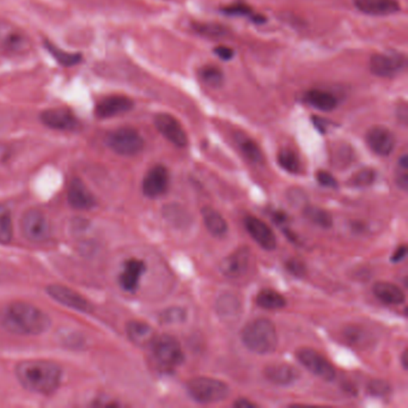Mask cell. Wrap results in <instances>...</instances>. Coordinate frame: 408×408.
<instances>
[{"instance_id":"33","label":"cell","mask_w":408,"mask_h":408,"mask_svg":"<svg viewBox=\"0 0 408 408\" xmlns=\"http://www.w3.org/2000/svg\"><path fill=\"white\" fill-rule=\"evenodd\" d=\"M200 78L206 86L219 88L224 83V74L216 66H206L200 71Z\"/></svg>"},{"instance_id":"15","label":"cell","mask_w":408,"mask_h":408,"mask_svg":"<svg viewBox=\"0 0 408 408\" xmlns=\"http://www.w3.org/2000/svg\"><path fill=\"white\" fill-rule=\"evenodd\" d=\"M47 291L50 297L54 298L62 306H69L71 309L83 311V313H90L93 309L88 299L69 287L62 285H50Z\"/></svg>"},{"instance_id":"32","label":"cell","mask_w":408,"mask_h":408,"mask_svg":"<svg viewBox=\"0 0 408 408\" xmlns=\"http://www.w3.org/2000/svg\"><path fill=\"white\" fill-rule=\"evenodd\" d=\"M278 163L280 164L283 169L291 174H297L301 170V162L298 156L292 150H282L278 154Z\"/></svg>"},{"instance_id":"45","label":"cell","mask_w":408,"mask_h":408,"mask_svg":"<svg viewBox=\"0 0 408 408\" xmlns=\"http://www.w3.org/2000/svg\"><path fill=\"white\" fill-rule=\"evenodd\" d=\"M233 406L238 408L257 407V404L252 402V401L248 400V399H240V400H237L236 402L233 404Z\"/></svg>"},{"instance_id":"7","label":"cell","mask_w":408,"mask_h":408,"mask_svg":"<svg viewBox=\"0 0 408 408\" xmlns=\"http://www.w3.org/2000/svg\"><path fill=\"white\" fill-rule=\"evenodd\" d=\"M107 145L121 156H135L144 149V139L135 128L123 127L107 137Z\"/></svg>"},{"instance_id":"9","label":"cell","mask_w":408,"mask_h":408,"mask_svg":"<svg viewBox=\"0 0 408 408\" xmlns=\"http://www.w3.org/2000/svg\"><path fill=\"white\" fill-rule=\"evenodd\" d=\"M22 231L25 238L30 242L40 243L48 240L50 230L47 217L36 208L29 210L22 219Z\"/></svg>"},{"instance_id":"27","label":"cell","mask_w":408,"mask_h":408,"mask_svg":"<svg viewBox=\"0 0 408 408\" xmlns=\"http://www.w3.org/2000/svg\"><path fill=\"white\" fill-rule=\"evenodd\" d=\"M203 219L205 226L213 236L223 237L228 231V224L221 213L211 208H205L203 210Z\"/></svg>"},{"instance_id":"6","label":"cell","mask_w":408,"mask_h":408,"mask_svg":"<svg viewBox=\"0 0 408 408\" xmlns=\"http://www.w3.org/2000/svg\"><path fill=\"white\" fill-rule=\"evenodd\" d=\"M152 353L161 367L175 369L184 363V355L181 345L172 335L156 336L151 344Z\"/></svg>"},{"instance_id":"20","label":"cell","mask_w":408,"mask_h":408,"mask_svg":"<svg viewBox=\"0 0 408 408\" xmlns=\"http://www.w3.org/2000/svg\"><path fill=\"white\" fill-rule=\"evenodd\" d=\"M67 199L69 205L77 210H90L96 204L94 196L79 179H74L69 182Z\"/></svg>"},{"instance_id":"26","label":"cell","mask_w":408,"mask_h":408,"mask_svg":"<svg viewBox=\"0 0 408 408\" xmlns=\"http://www.w3.org/2000/svg\"><path fill=\"white\" fill-rule=\"evenodd\" d=\"M306 101L308 104L322 111H334L338 106V100L334 95H332L328 91L318 90V89L308 91L306 95Z\"/></svg>"},{"instance_id":"2","label":"cell","mask_w":408,"mask_h":408,"mask_svg":"<svg viewBox=\"0 0 408 408\" xmlns=\"http://www.w3.org/2000/svg\"><path fill=\"white\" fill-rule=\"evenodd\" d=\"M17 379L29 392L49 395L62 382V369L47 360H25L16 367Z\"/></svg>"},{"instance_id":"42","label":"cell","mask_w":408,"mask_h":408,"mask_svg":"<svg viewBox=\"0 0 408 408\" xmlns=\"http://www.w3.org/2000/svg\"><path fill=\"white\" fill-rule=\"evenodd\" d=\"M286 267L287 270L290 271L291 273L294 274V276H302L304 273V264L298 260H294L292 259L291 261L286 264Z\"/></svg>"},{"instance_id":"8","label":"cell","mask_w":408,"mask_h":408,"mask_svg":"<svg viewBox=\"0 0 408 408\" xmlns=\"http://www.w3.org/2000/svg\"><path fill=\"white\" fill-rule=\"evenodd\" d=\"M406 65L407 60L404 54L394 50L374 54L369 62V67L372 74L382 78L395 77L406 69Z\"/></svg>"},{"instance_id":"38","label":"cell","mask_w":408,"mask_h":408,"mask_svg":"<svg viewBox=\"0 0 408 408\" xmlns=\"http://www.w3.org/2000/svg\"><path fill=\"white\" fill-rule=\"evenodd\" d=\"M162 320L165 323L182 322L186 320V311L181 308H172L164 311Z\"/></svg>"},{"instance_id":"19","label":"cell","mask_w":408,"mask_h":408,"mask_svg":"<svg viewBox=\"0 0 408 408\" xmlns=\"http://www.w3.org/2000/svg\"><path fill=\"white\" fill-rule=\"evenodd\" d=\"M355 6L370 16H389L400 11L397 0H355Z\"/></svg>"},{"instance_id":"5","label":"cell","mask_w":408,"mask_h":408,"mask_svg":"<svg viewBox=\"0 0 408 408\" xmlns=\"http://www.w3.org/2000/svg\"><path fill=\"white\" fill-rule=\"evenodd\" d=\"M187 389L193 400L199 404H215L229 395V387L224 382L210 377L193 379L188 382Z\"/></svg>"},{"instance_id":"18","label":"cell","mask_w":408,"mask_h":408,"mask_svg":"<svg viewBox=\"0 0 408 408\" xmlns=\"http://www.w3.org/2000/svg\"><path fill=\"white\" fill-rule=\"evenodd\" d=\"M145 270H147V266L142 260L139 259L127 260L118 277V283L123 290L127 292H135L138 289L139 283Z\"/></svg>"},{"instance_id":"29","label":"cell","mask_w":408,"mask_h":408,"mask_svg":"<svg viewBox=\"0 0 408 408\" xmlns=\"http://www.w3.org/2000/svg\"><path fill=\"white\" fill-rule=\"evenodd\" d=\"M13 218L8 208L0 205V243L8 245L13 240Z\"/></svg>"},{"instance_id":"11","label":"cell","mask_w":408,"mask_h":408,"mask_svg":"<svg viewBox=\"0 0 408 408\" xmlns=\"http://www.w3.org/2000/svg\"><path fill=\"white\" fill-rule=\"evenodd\" d=\"M155 126L157 131L175 147H187V135L181 126V123L172 115L167 114V113H159L156 115Z\"/></svg>"},{"instance_id":"4","label":"cell","mask_w":408,"mask_h":408,"mask_svg":"<svg viewBox=\"0 0 408 408\" xmlns=\"http://www.w3.org/2000/svg\"><path fill=\"white\" fill-rule=\"evenodd\" d=\"M32 50L28 35L10 22L0 21V54L6 57H23Z\"/></svg>"},{"instance_id":"14","label":"cell","mask_w":408,"mask_h":408,"mask_svg":"<svg viewBox=\"0 0 408 408\" xmlns=\"http://www.w3.org/2000/svg\"><path fill=\"white\" fill-rule=\"evenodd\" d=\"M169 188V172L164 165L152 167L143 180V193L147 198L156 199L165 194Z\"/></svg>"},{"instance_id":"44","label":"cell","mask_w":408,"mask_h":408,"mask_svg":"<svg viewBox=\"0 0 408 408\" xmlns=\"http://www.w3.org/2000/svg\"><path fill=\"white\" fill-rule=\"evenodd\" d=\"M406 254H407V248H406V245H400V247L395 250V253L393 254L392 261L400 262L401 260H404Z\"/></svg>"},{"instance_id":"22","label":"cell","mask_w":408,"mask_h":408,"mask_svg":"<svg viewBox=\"0 0 408 408\" xmlns=\"http://www.w3.org/2000/svg\"><path fill=\"white\" fill-rule=\"evenodd\" d=\"M250 261V252L245 248L236 250L230 257H225L221 264V271L226 277L236 278L245 273Z\"/></svg>"},{"instance_id":"12","label":"cell","mask_w":408,"mask_h":408,"mask_svg":"<svg viewBox=\"0 0 408 408\" xmlns=\"http://www.w3.org/2000/svg\"><path fill=\"white\" fill-rule=\"evenodd\" d=\"M40 120L46 127L57 131H72L78 126L76 115L67 108H50L42 111Z\"/></svg>"},{"instance_id":"36","label":"cell","mask_w":408,"mask_h":408,"mask_svg":"<svg viewBox=\"0 0 408 408\" xmlns=\"http://www.w3.org/2000/svg\"><path fill=\"white\" fill-rule=\"evenodd\" d=\"M196 33L206 37H221L226 34V29L216 23H198L194 25Z\"/></svg>"},{"instance_id":"13","label":"cell","mask_w":408,"mask_h":408,"mask_svg":"<svg viewBox=\"0 0 408 408\" xmlns=\"http://www.w3.org/2000/svg\"><path fill=\"white\" fill-rule=\"evenodd\" d=\"M135 103L123 95H113L98 101L95 107V115L98 118H111L132 111Z\"/></svg>"},{"instance_id":"39","label":"cell","mask_w":408,"mask_h":408,"mask_svg":"<svg viewBox=\"0 0 408 408\" xmlns=\"http://www.w3.org/2000/svg\"><path fill=\"white\" fill-rule=\"evenodd\" d=\"M223 11L228 15H233V16H248L252 13L250 8H248L245 4H242V3L229 5L226 8H223Z\"/></svg>"},{"instance_id":"1","label":"cell","mask_w":408,"mask_h":408,"mask_svg":"<svg viewBox=\"0 0 408 408\" xmlns=\"http://www.w3.org/2000/svg\"><path fill=\"white\" fill-rule=\"evenodd\" d=\"M0 322L5 329L21 335L41 334L48 329V316L30 303H11L0 313Z\"/></svg>"},{"instance_id":"21","label":"cell","mask_w":408,"mask_h":408,"mask_svg":"<svg viewBox=\"0 0 408 408\" xmlns=\"http://www.w3.org/2000/svg\"><path fill=\"white\" fill-rule=\"evenodd\" d=\"M264 375L272 383L278 384V386H289L297 380L299 374L297 369H294L290 364L273 363L267 365L264 369Z\"/></svg>"},{"instance_id":"35","label":"cell","mask_w":408,"mask_h":408,"mask_svg":"<svg viewBox=\"0 0 408 408\" xmlns=\"http://www.w3.org/2000/svg\"><path fill=\"white\" fill-rule=\"evenodd\" d=\"M396 184L402 191H407L408 188V157L406 154L401 156L397 168H396L395 175Z\"/></svg>"},{"instance_id":"16","label":"cell","mask_w":408,"mask_h":408,"mask_svg":"<svg viewBox=\"0 0 408 408\" xmlns=\"http://www.w3.org/2000/svg\"><path fill=\"white\" fill-rule=\"evenodd\" d=\"M245 229L257 245L266 250H273L277 245V240L272 229L265 222L257 217H247L245 219Z\"/></svg>"},{"instance_id":"37","label":"cell","mask_w":408,"mask_h":408,"mask_svg":"<svg viewBox=\"0 0 408 408\" xmlns=\"http://www.w3.org/2000/svg\"><path fill=\"white\" fill-rule=\"evenodd\" d=\"M376 174L372 169H364L353 175L351 180L352 186L355 187H369L375 181Z\"/></svg>"},{"instance_id":"10","label":"cell","mask_w":408,"mask_h":408,"mask_svg":"<svg viewBox=\"0 0 408 408\" xmlns=\"http://www.w3.org/2000/svg\"><path fill=\"white\" fill-rule=\"evenodd\" d=\"M297 358L303 367L325 381L335 379V369L328 360L313 348H301L297 352Z\"/></svg>"},{"instance_id":"23","label":"cell","mask_w":408,"mask_h":408,"mask_svg":"<svg viewBox=\"0 0 408 408\" xmlns=\"http://www.w3.org/2000/svg\"><path fill=\"white\" fill-rule=\"evenodd\" d=\"M374 294L377 299L386 304H392V306H399L402 304L406 299L404 291L401 290L399 286L395 284L387 282L376 283L374 285Z\"/></svg>"},{"instance_id":"17","label":"cell","mask_w":408,"mask_h":408,"mask_svg":"<svg viewBox=\"0 0 408 408\" xmlns=\"http://www.w3.org/2000/svg\"><path fill=\"white\" fill-rule=\"evenodd\" d=\"M367 143L377 155L389 156L395 147V137L386 127H372L367 131Z\"/></svg>"},{"instance_id":"31","label":"cell","mask_w":408,"mask_h":408,"mask_svg":"<svg viewBox=\"0 0 408 408\" xmlns=\"http://www.w3.org/2000/svg\"><path fill=\"white\" fill-rule=\"evenodd\" d=\"M304 216L308 221H311V223H314L315 225H318L321 228H331L332 224H333L331 215L322 208L309 206L304 210Z\"/></svg>"},{"instance_id":"34","label":"cell","mask_w":408,"mask_h":408,"mask_svg":"<svg viewBox=\"0 0 408 408\" xmlns=\"http://www.w3.org/2000/svg\"><path fill=\"white\" fill-rule=\"evenodd\" d=\"M46 48L48 52L52 53L57 62H60L62 65L64 66H74L78 62H81V55L79 54H71L67 53V52H64L62 49L57 48L55 46L49 43V42H46Z\"/></svg>"},{"instance_id":"3","label":"cell","mask_w":408,"mask_h":408,"mask_svg":"<svg viewBox=\"0 0 408 408\" xmlns=\"http://www.w3.org/2000/svg\"><path fill=\"white\" fill-rule=\"evenodd\" d=\"M245 346L259 355H268L277 348L276 327L267 318H257L243 328L241 334Z\"/></svg>"},{"instance_id":"40","label":"cell","mask_w":408,"mask_h":408,"mask_svg":"<svg viewBox=\"0 0 408 408\" xmlns=\"http://www.w3.org/2000/svg\"><path fill=\"white\" fill-rule=\"evenodd\" d=\"M316 179H318V184L323 186V187L328 188H336L338 187V182L334 179V176L327 172H318V175H316Z\"/></svg>"},{"instance_id":"46","label":"cell","mask_w":408,"mask_h":408,"mask_svg":"<svg viewBox=\"0 0 408 408\" xmlns=\"http://www.w3.org/2000/svg\"><path fill=\"white\" fill-rule=\"evenodd\" d=\"M402 364H404V369H407V351L406 350L402 353Z\"/></svg>"},{"instance_id":"25","label":"cell","mask_w":408,"mask_h":408,"mask_svg":"<svg viewBox=\"0 0 408 408\" xmlns=\"http://www.w3.org/2000/svg\"><path fill=\"white\" fill-rule=\"evenodd\" d=\"M216 308L218 315L226 322H233L241 315V302L233 294H226L219 297Z\"/></svg>"},{"instance_id":"24","label":"cell","mask_w":408,"mask_h":408,"mask_svg":"<svg viewBox=\"0 0 408 408\" xmlns=\"http://www.w3.org/2000/svg\"><path fill=\"white\" fill-rule=\"evenodd\" d=\"M127 335L132 343L140 347L151 346L156 334L154 328L147 323L132 321L127 326Z\"/></svg>"},{"instance_id":"43","label":"cell","mask_w":408,"mask_h":408,"mask_svg":"<svg viewBox=\"0 0 408 408\" xmlns=\"http://www.w3.org/2000/svg\"><path fill=\"white\" fill-rule=\"evenodd\" d=\"M215 53L221 57L222 60H230V59H233L235 52L230 47H226V46H218L215 49Z\"/></svg>"},{"instance_id":"28","label":"cell","mask_w":408,"mask_h":408,"mask_svg":"<svg viewBox=\"0 0 408 408\" xmlns=\"http://www.w3.org/2000/svg\"><path fill=\"white\" fill-rule=\"evenodd\" d=\"M257 304L266 311H278L286 306V299L277 291L265 289L257 294Z\"/></svg>"},{"instance_id":"41","label":"cell","mask_w":408,"mask_h":408,"mask_svg":"<svg viewBox=\"0 0 408 408\" xmlns=\"http://www.w3.org/2000/svg\"><path fill=\"white\" fill-rule=\"evenodd\" d=\"M369 390L374 395H384L389 392V386L384 381H372V383L369 384Z\"/></svg>"},{"instance_id":"30","label":"cell","mask_w":408,"mask_h":408,"mask_svg":"<svg viewBox=\"0 0 408 408\" xmlns=\"http://www.w3.org/2000/svg\"><path fill=\"white\" fill-rule=\"evenodd\" d=\"M238 145L243 155L250 159V162L255 164L264 163V155H262L261 149L259 147L254 140L252 139L243 137V138L238 139Z\"/></svg>"}]
</instances>
